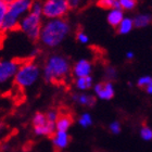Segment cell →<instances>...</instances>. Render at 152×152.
Listing matches in <instances>:
<instances>
[{
    "mask_svg": "<svg viewBox=\"0 0 152 152\" xmlns=\"http://www.w3.org/2000/svg\"><path fill=\"white\" fill-rule=\"evenodd\" d=\"M41 77V67L36 61L29 59L19 64L13 82L20 89H28Z\"/></svg>",
    "mask_w": 152,
    "mask_h": 152,
    "instance_id": "3957f363",
    "label": "cell"
},
{
    "mask_svg": "<svg viewBox=\"0 0 152 152\" xmlns=\"http://www.w3.org/2000/svg\"><path fill=\"white\" fill-rule=\"evenodd\" d=\"M109 129L111 132L112 134L114 135H117V134L121 133V130H122V127H121V124L117 122V121H114L110 124V126H109Z\"/></svg>",
    "mask_w": 152,
    "mask_h": 152,
    "instance_id": "484cf974",
    "label": "cell"
},
{
    "mask_svg": "<svg viewBox=\"0 0 152 152\" xmlns=\"http://www.w3.org/2000/svg\"><path fill=\"white\" fill-rule=\"evenodd\" d=\"M118 8L125 11H133L137 7V0H117Z\"/></svg>",
    "mask_w": 152,
    "mask_h": 152,
    "instance_id": "ac0fdd59",
    "label": "cell"
},
{
    "mask_svg": "<svg viewBox=\"0 0 152 152\" xmlns=\"http://www.w3.org/2000/svg\"><path fill=\"white\" fill-rule=\"evenodd\" d=\"M125 58H126L127 60H133L134 58H135V53H134L133 51H127L126 53H125Z\"/></svg>",
    "mask_w": 152,
    "mask_h": 152,
    "instance_id": "f1b7e54d",
    "label": "cell"
},
{
    "mask_svg": "<svg viewBox=\"0 0 152 152\" xmlns=\"http://www.w3.org/2000/svg\"><path fill=\"white\" fill-rule=\"evenodd\" d=\"M42 19H44L42 15H39V14L29 11L26 15H24L21 19L18 29H20L29 40L37 41L39 38V34H40L41 26L44 23Z\"/></svg>",
    "mask_w": 152,
    "mask_h": 152,
    "instance_id": "5b68a950",
    "label": "cell"
},
{
    "mask_svg": "<svg viewBox=\"0 0 152 152\" xmlns=\"http://www.w3.org/2000/svg\"><path fill=\"white\" fill-rule=\"evenodd\" d=\"M116 28L118 34H121V35H127V34H129L135 28L134 27L133 19L129 18V16H124V19L121 21V23L117 25Z\"/></svg>",
    "mask_w": 152,
    "mask_h": 152,
    "instance_id": "2e32d148",
    "label": "cell"
},
{
    "mask_svg": "<svg viewBox=\"0 0 152 152\" xmlns=\"http://www.w3.org/2000/svg\"><path fill=\"white\" fill-rule=\"evenodd\" d=\"M145 90H146V92L148 94V95H151L152 94V84L149 86H147L146 88H145Z\"/></svg>",
    "mask_w": 152,
    "mask_h": 152,
    "instance_id": "4dcf8cb0",
    "label": "cell"
},
{
    "mask_svg": "<svg viewBox=\"0 0 152 152\" xmlns=\"http://www.w3.org/2000/svg\"><path fill=\"white\" fill-rule=\"evenodd\" d=\"M92 90H94L95 98L104 100V101L111 100L115 95V87L113 82H109V80H103L98 84H95L92 87Z\"/></svg>",
    "mask_w": 152,
    "mask_h": 152,
    "instance_id": "ba28073f",
    "label": "cell"
},
{
    "mask_svg": "<svg viewBox=\"0 0 152 152\" xmlns=\"http://www.w3.org/2000/svg\"><path fill=\"white\" fill-rule=\"evenodd\" d=\"M117 70L115 69L114 66H111V65H109L104 69V77H105V80H109V82H113L115 79L117 78Z\"/></svg>",
    "mask_w": 152,
    "mask_h": 152,
    "instance_id": "d6986e66",
    "label": "cell"
},
{
    "mask_svg": "<svg viewBox=\"0 0 152 152\" xmlns=\"http://www.w3.org/2000/svg\"><path fill=\"white\" fill-rule=\"evenodd\" d=\"M73 101L77 104L86 107V108H91L96 103V98L94 95H90L88 92H77L72 96Z\"/></svg>",
    "mask_w": 152,
    "mask_h": 152,
    "instance_id": "8fae6325",
    "label": "cell"
},
{
    "mask_svg": "<svg viewBox=\"0 0 152 152\" xmlns=\"http://www.w3.org/2000/svg\"><path fill=\"white\" fill-rule=\"evenodd\" d=\"M46 114V117H47V120L51 123H56V121H57L58 116H59V112L56 111V110H50V111H48Z\"/></svg>",
    "mask_w": 152,
    "mask_h": 152,
    "instance_id": "4316f807",
    "label": "cell"
},
{
    "mask_svg": "<svg viewBox=\"0 0 152 152\" xmlns=\"http://www.w3.org/2000/svg\"><path fill=\"white\" fill-rule=\"evenodd\" d=\"M98 6L102 9L111 10L118 8V1L117 0H98Z\"/></svg>",
    "mask_w": 152,
    "mask_h": 152,
    "instance_id": "ffe728a7",
    "label": "cell"
},
{
    "mask_svg": "<svg viewBox=\"0 0 152 152\" xmlns=\"http://www.w3.org/2000/svg\"><path fill=\"white\" fill-rule=\"evenodd\" d=\"M71 33V25L69 21L64 19L46 20L42 23L38 40L45 47L49 49L59 47Z\"/></svg>",
    "mask_w": 152,
    "mask_h": 152,
    "instance_id": "6da1fadb",
    "label": "cell"
},
{
    "mask_svg": "<svg viewBox=\"0 0 152 152\" xmlns=\"http://www.w3.org/2000/svg\"><path fill=\"white\" fill-rule=\"evenodd\" d=\"M7 1H8V2H11V1H14V0H7Z\"/></svg>",
    "mask_w": 152,
    "mask_h": 152,
    "instance_id": "1f68e13d",
    "label": "cell"
},
{
    "mask_svg": "<svg viewBox=\"0 0 152 152\" xmlns=\"http://www.w3.org/2000/svg\"><path fill=\"white\" fill-rule=\"evenodd\" d=\"M152 16L150 13H139L135 15V18L133 19L134 22V27L136 28H145L151 24Z\"/></svg>",
    "mask_w": 152,
    "mask_h": 152,
    "instance_id": "9a60e30c",
    "label": "cell"
},
{
    "mask_svg": "<svg viewBox=\"0 0 152 152\" xmlns=\"http://www.w3.org/2000/svg\"><path fill=\"white\" fill-rule=\"evenodd\" d=\"M20 62L13 59L0 60V85L8 84L13 80Z\"/></svg>",
    "mask_w": 152,
    "mask_h": 152,
    "instance_id": "52a82bcc",
    "label": "cell"
},
{
    "mask_svg": "<svg viewBox=\"0 0 152 152\" xmlns=\"http://www.w3.org/2000/svg\"><path fill=\"white\" fill-rule=\"evenodd\" d=\"M71 69V62L65 56L52 53L47 58L44 66L41 67V76L49 84L62 83L70 76Z\"/></svg>",
    "mask_w": 152,
    "mask_h": 152,
    "instance_id": "7a4b0ae2",
    "label": "cell"
},
{
    "mask_svg": "<svg viewBox=\"0 0 152 152\" xmlns=\"http://www.w3.org/2000/svg\"><path fill=\"white\" fill-rule=\"evenodd\" d=\"M76 40L80 45H87L89 42V36L84 31H78L76 33Z\"/></svg>",
    "mask_w": 152,
    "mask_h": 152,
    "instance_id": "d4e9b609",
    "label": "cell"
},
{
    "mask_svg": "<svg viewBox=\"0 0 152 152\" xmlns=\"http://www.w3.org/2000/svg\"><path fill=\"white\" fill-rule=\"evenodd\" d=\"M140 137L143 140H151L152 139V129L149 126H142L140 129Z\"/></svg>",
    "mask_w": 152,
    "mask_h": 152,
    "instance_id": "cb8c5ba5",
    "label": "cell"
},
{
    "mask_svg": "<svg viewBox=\"0 0 152 152\" xmlns=\"http://www.w3.org/2000/svg\"><path fill=\"white\" fill-rule=\"evenodd\" d=\"M74 85H75V88L79 92H87L88 90H91L94 85H95V83H94L92 76L90 75V76H86V77L75 78Z\"/></svg>",
    "mask_w": 152,
    "mask_h": 152,
    "instance_id": "4fadbf2b",
    "label": "cell"
},
{
    "mask_svg": "<svg viewBox=\"0 0 152 152\" xmlns=\"http://www.w3.org/2000/svg\"><path fill=\"white\" fill-rule=\"evenodd\" d=\"M152 84V77L150 75H143L140 76L139 78L137 79V86L139 88H146L147 86H149Z\"/></svg>",
    "mask_w": 152,
    "mask_h": 152,
    "instance_id": "603a6c76",
    "label": "cell"
},
{
    "mask_svg": "<svg viewBox=\"0 0 152 152\" xmlns=\"http://www.w3.org/2000/svg\"><path fill=\"white\" fill-rule=\"evenodd\" d=\"M51 139H52V142H53V146L56 149L62 150L69 146L71 137L67 134V132H58V130H56L53 135L51 136Z\"/></svg>",
    "mask_w": 152,
    "mask_h": 152,
    "instance_id": "30bf717a",
    "label": "cell"
},
{
    "mask_svg": "<svg viewBox=\"0 0 152 152\" xmlns=\"http://www.w3.org/2000/svg\"><path fill=\"white\" fill-rule=\"evenodd\" d=\"M42 18L46 20L64 19L70 7L66 0H42Z\"/></svg>",
    "mask_w": 152,
    "mask_h": 152,
    "instance_id": "8992f818",
    "label": "cell"
},
{
    "mask_svg": "<svg viewBox=\"0 0 152 152\" xmlns=\"http://www.w3.org/2000/svg\"><path fill=\"white\" fill-rule=\"evenodd\" d=\"M78 123L83 127H89L92 124V117L89 113H83L78 118Z\"/></svg>",
    "mask_w": 152,
    "mask_h": 152,
    "instance_id": "7402d4cb",
    "label": "cell"
},
{
    "mask_svg": "<svg viewBox=\"0 0 152 152\" xmlns=\"http://www.w3.org/2000/svg\"><path fill=\"white\" fill-rule=\"evenodd\" d=\"M73 122H74L73 116L71 114L59 113V116H58L57 121L54 123L56 130H58V132H67V130L70 129V127L72 126Z\"/></svg>",
    "mask_w": 152,
    "mask_h": 152,
    "instance_id": "7c38bea8",
    "label": "cell"
},
{
    "mask_svg": "<svg viewBox=\"0 0 152 152\" xmlns=\"http://www.w3.org/2000/svg\"><path fill=\"white\" fill-rule=\"evenodd\" d=\"M8 1L7 0H0V35L2 34V25L3 20L7 12V8H8Z\"/></svg>",
    "mask_w": 152,
    "mask_h": 152,
    "instance_id": "44dd1931",
    "label": "cell"
},
{
    "mask_svg": "<svg viewBox=\"0 0 152 152\" xmlns=\"http://www.w3.org/2000/svg\"><path fill=\"white\" fill-rule=\"evenodd\" d=\"M92 73V63L88 59H79L74 63V65L71 69V74H73L75 78L78 77H86L90 76Z\"/></svg>",
    "mask_w": 152,
    "mask_h": 152,
    "instance_id": "9c48e42d",
    "label": "cell"
},
{
    "mask_svg": "<svg viewBox=\"0 0 152 152\" xmlns=\"http://www.w3.org/2000/svg\"><path fill=\"white\" fill-rule=\"evenodd\" d=\"M48 123V120L46 117V114L42 113V112H37V113L34 115L32 120V124H33V128L34 127H39L42 126L45 124Z\"/></svg>",
    "mask_w": 152,
    "mask_h": 152,
    "instance_id": "e0dca14e",
    "label": "cell"
},
{
    "mask_svg": "<svg viewBox=\"0 0 152 152\" xmlns=\"http://www.w3.org/2000/svg\"><path fill=\"white\" fill-rule=\"evenodd\" d=\"M33 0H14L8 3L7 12L3 20L2 34L18 29L19 23L23 16L31 10Z\"/></svg>",
    "mask_w": 152,
    "mask_h": 152,
    "instance_id": "277c9868",
    "label": "cell"
},
{
    "mask_svg": "<svg viewBox=\"0 0 152 152\" xmlns=\"http://www.w3.org/2000/svg\"><path fill=\"white\" fill-rule=\"evenodd\" d=\"M124 11L120 8H115V9L109 10L108 15H107V21H108L109 25L112 26V27H115L116 28L117 25L121 23V21L124 19Z\"/></svg>",
    "mask_w": 152,
    "mask_h": 152,
    "instance_id": "5bb4252c",
    "label": "cell"
},
{
    "mask_svg": "<svg viewBox=\"0 0 152 152\" xmlns=\"http://www.w3.org/2000/svg\"><path fill=\"white\" fill-rule=\"evenodd\" d=\"M6 128H7L6 125H4V124H3L2 122H0V135L6 132Z\"/></svg>",
    "mask_w": 152,
    "mask_h": 152,
    "instance_id": "f546056e",
    "label": "cell"
},
{
    "mask_svg": "<svg viewBox=\"0 0 152 152\" xmlns=\"http://www.w3.org/2000/svg\"><path fill=\"white\" fill-rule=\"evenodd\" d=\"M66 1L70 9H77L82 3V0H66Z\"/></svg>",
    "mask_w": 152,
    "mask_h": 152,
    "instance_id": "83f0119b",
    "label": "cell"
}]
</instances>
